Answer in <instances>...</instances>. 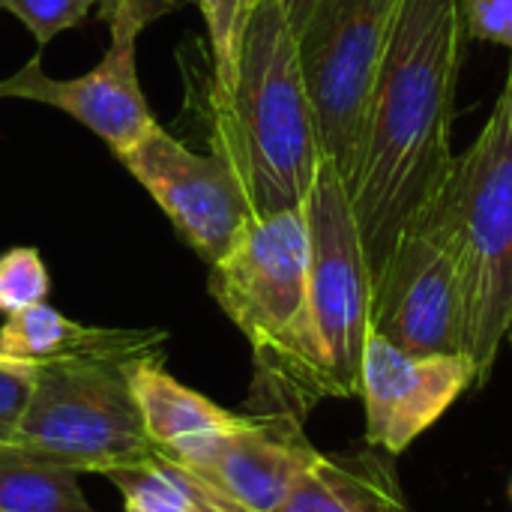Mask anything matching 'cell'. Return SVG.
I'll return each instance as SVG.
<instances>
[{
    "label": "cell",
    "instance_id": "cell-1",
    "mask_svg": "<svg viewBox=\"0 0 512 512\" xmlns=\"http://www.w3.org/2000/svg\"><path fill=\"white\" fill-rule=\"evenodd\" d=\"M468 27L462 0H402L345 174L372 276L441 189Z\"/></svg>",
    "mask_w": 512,
    "mask_h": 512
},
{
    "label": "cell",
    "instance_id": "cell-2",
    "mask_svg": "<svg viewBox=\"0 0 512 512\" xmlns=\"http://www.w3.org/2000/svg\"><path fill=\"white\" fill-rule=\"evenodd\" d=\"M207 129L210 153L240 177L255 216L306 204L324 150L282 0H255L234 84H210Z\"/></svg>",
    "mask_w": 512,
    "mask_h": 512
},
{
    "label": "cell",
    "instance_id": "cell-3",
    "mask_svg": "<svg viewBox=\"0 0 512 512\" xmlns=\"http://www.w3.org/2000/svg\"><path fill=\"white\" fill-rule=\"evenodd\" d=\"M459 261L465 297V357L483 387L512 339V54L504 87L474 138L453 159L441 189L417 213Z\"/></svg>",
    "mask_w": 512,
    "mask_h": 512
},
{
    "label": "cell",
    "instance_id": "cell-4",
    "mask_svg": "<svg viewBox=\"0 0 512 512\" xmlns=\"http://www.w3.org/2000/svg\"><path fill=\"white\" fill-rule=\"evenodd\" d=\"M210 294L255 354V384L273 408L303 420L309 354V225L291 207L255 216L234 249L210 267ZM267 411V414H270Z\"/></svg>",
    "mask_w": 512,
    "mask_h": 512
},
{
    "label": "cell",
    "instance_id": "cell-5",
    "mask_svg": "<svg viewBox=\"0 0 512 512\" xmlns=\"http://www.w3.org/2000/svg\"><path fill=\"white\" fill-rule=\"evenodd\" d=\"M309 225V354L303 405L321 399H357L360 363L369 339L372 270L333 159L324 156L303 204Z\"/></svg>",
    "mask_w": 512,
    "mask_h": 512
},
{
    "label": "cell",
    "instance_id": "cell-6",
    "mask_svg": "<svg viewBox=\"0 0 512 512\" xmlns=\"http://www.w3.org/2000/svg\"><path fill=\"white\" fill-rule=\"evenodd\" d=\"M120 357L36 363V384L15 444L75 474H114L156 447L144 432Z\"/></svg>",
    "mask_w": 512,
    "mask_h": 512
},
{
    "label": "cell",
    "instance_id": "cell-7",
    "mask_svg": "<svg viewBox=\"0 0 512 512\" xmlns=\"http://www.w3.org/2000/svg\"><path fill=\"white\" fill-rule=\"evenodd\" d=\"M402 0H318L297 33L321 150L342 177L354 162L366 105Z\"/></svg>",
    "mask_w": 512,
    "mask_h": 512
},
{
    "label": "cell",
    "instance_id": "cell-8",
    "mask_svg": "<svg viewBox=\"0 0 512 512\" xmlns=\"http://www.w3.org/2000/svg\"><path fill=\"white\" fill-rule=\"evenodd\" d=\"M369 333L411 354H465V297L453 246L411 222L372 276Z\"/></svg>",
    "mask_w": 512,
    "mask_h": 512
},
{
    "label": "cell",
    "instance_id": "cell-9",
    "mask_svg": "<svg viewBox=\"0 0 512 512\" xmlns=\"http://www.w3.org/2000/svg\"><path fill=\"white\" fill-rule=\"evenodd\" d=\"M120 162L207 267L219 264L255 219L252 201L228 162L186 147L162 126L150 129Z\"/></svg>",
    "mask_w": 512,
    "mask_h": 512
},
{
    "label": "cell",
    "instance_id": "cell-10",
    "mask_svg": "<svg viewBox=\"0 0 512 512\" xmlns=\"http://www.w3.org/2000/svg\"><path fill=\"white\" fill-rule=\"evenodd\" d=\"M159 453L201 474L249 512L279 510L321 459L303 420L285 411L243 417L234 429L195 435Z\"/></svg>",
    "mask_w": 512,
    "mask_h": 512
},
{
    "label": "cell",
    "instance_id": "cell-11",
    "mask_svg": "<svg viewBox=\"0 0 512 512\" xmlns=\"http://www.w3.org/2000/svg\"><path fill=\"white\" fill-rule=\"evenodd\" d=\"M468 390L474 366L465 354H411L369 333L360 363L366 444L399 456L429 432Z\"/></svg>",
    "mask_w": 512,
    "mask_h": 512
},
{
    "label": "cell",
    "instance_id": "cell-12",
    "mask_svg": "<svg viewBox=\"0 0 512 512\" xmlns=\"http://www.w3.org/2000/svg\"><path fill=\"white\" fill-rule=\"evenodd\" d=\"M135 42V36H111L105 57L78 78H51L42 69V51H36L15 75L0 81V99L51 105L99 135L120 159L159 126L138 81Z\"/></svg>",
    "mask_w": 512,
    "mask_h": 512
},
{
    "label": "cell",
    "instance_id": "cell-13",
    "mask_svg": "<svg viewBox=\"0 0 512 512\" xmlns=\"http://www.w3.org/2000/svg\"><path fill=\"white\" fill-rule=\"evenodd\" d=\"M165 342L162 330H108L84 327L48 303L27 306L15 315H6L0 324V357L51 363L69 357H120L138 360L159 354Z\"/></svg>",
    "mask_w": 512,
    "mask_h": 512
},
{
    "label": "cell",
    "instance_id": "cell-14",
    "mask_svg": "<svg viewBox=\"0 0 512 512\" xmlns=\"http://www.w3.org/2000/svg\"><path fill=\"white\" fill-rule=\"evenodd\" d=\"M276 512H411L381 450L321 453Z\"/></svg>",
    "mask_w": 512,
    "mask_h": 512
},
{
    "label": "cell",
    "instance_id": "cell-15",
    "mask_svg": "<svg viewBox=\"0 0 512 512\" xmlns=\"http://www.w3.org/2000/svg\"><path fill=\"white\" fill-rule=\"evenodd\" d=\"M126 378H129V390L138 405L144 432L156 450H165L195 435L234 429L243 420V414H234L210 402L198 390L180 384L171 372H165L159 354L132 360L126 366Z\"/></svg>",
    "mask_w": 512,
    "mask_h": 512
},
{
    "label": "cell",
    "instance_id": "cell-16",
    "mask_svg": "<svg viewBox=\"0 0 512 512\" xmlns=\"http://www.w3.org/2000/svg\"><path fill=\"white\" fill-rule=\"evenodd\" d=\"M123 504L141 512H249L219 486L153 450L144 462L108 474Z\"/></svg>",
    "mask_w": 512,
    "mask_h": 512
},
{
    "label": "cell",
    "instance_id": "cell-17",
    "mask_svg": "<svg viewBox=\"0 0 512 512\" xmlns=\"http://www.w3.org/2000/svg\"><path fill=\"white\" fill-rule=\"evenodd\" d=\"M0 512H96L78 474L60 468L15 441L0 444Z\"/></svg>",
    "mask_w": 512,
    "mask_h": 512
},
{
    "label": "cell",
    "instance_id": "cell-18",
    "mask_svg": "<svg viewBox=\"0 0 512 512\" xmlns=\"http://www.w3.org/2000/svg\"><path fill=\"white\" fill-rule=\"evenodd\" d=\"M210 36L213 54V87L228 90L237 78V63L249 27V15L255 0H198Z\"/></svg>",
    "mask_w": 512,
    "mask_h": 512
},
{
    "label": "cell",
    "instance_id": "cell-19",
    "mask_svg": "<svg viewBox=\"0 0 512 512\" xmlns=\"http://www.w3.org/2000/svg\"><path fill=\"white\" fill-rule=\"evenodd\" d=\"M51 276L33 246H15L0 255V315H15L27 306L45 303Z\"/></svg>",
    "mask_w": 512,
    "mask_h": 512
},
{
    "label": "cell",
    "instance_id": "cell-20",
    "mask_svg": "<svg viewBox=\"0 0 512 512\" xmlns=\"http://www.w3.org/2000/svg\"><path fill=\"white\" fill-rule=\"evenodd\" d=\"M93 6L99 0H0V9L12 12L33 33L36 51L48 48L57 33L78 27Z\"/></svg>",
    "mask_w": 512,
    "mask_h": 512
},
{
    "label": "cell",
    "instance_id": "cell-21",
    "mask_svg": "<svg viewBox=\"0 0 512 512\" xmlns=\"http://www.w3.org/2000/svg\"><path fill=\"white\" fill-rule=\"evenodd\" d=\"M36 384V363L0 357V444L12 441Z\"/></svg>",
    "mask_w": 512,
    "mask_h": 512
},
{
    "label": "cell",
    "instance_id": "cell-22",
    "mask_svg": "<svg viewBox=\"0 0 512 512\" xmlns=\"http://www.w3.org/2000/svg\"><path fill=\"white\" fill-rule=\"evenodd\" d=\"M189 0H99V18L108 24L111 36H141L147 24L180 9Z\"/></svg>",
    "mask_w": 512,
    "mask_h": 512
},
{
    "label": "cell",
    "instance_id": "cell-23",
    "mask_svg": "<svg viewBox=\"0 0 512 512\" xmlns=\"http://www.w3.org/2000/svg\"><path fill=\"white\" fill-rule=\"evenodd\" d=\"M468 39L495 42L512 54V0H462Z\"/></svg>",
    "mask_w": 512,
    "mask_h": 512
},
{
    "label": "cell",
    "instance_id": "cell-24",
    "mask_svg": "<svg viewBox=\"0 0 512 512\" xmlns=\"http://www.w3.org/2000/svg\"><path fill=\"white\" fill-rule=\"evenodd\" d=\"M315 3H318V0H282V9H285V15H288V21H291L294 33H300V27L306 24V18H309V12L315 9Z\"/></svg>",
    "mask_w": 512,
    "mask_h": 512
},
{
    "label": "cell",
    "instance_id": "cell-25",
    "mask_svg": "<svg viewBox=\"0 0 512 512\" xmlns=\"http://www.w3.org/2000/svg\"><path fill=\"white\" fill-rule=\"evenodd\" d=\"M123 512H141V510H135V507H129V504H126V510Z\"/></svg>",
    "mask_w": 512,
    "mask_h": 512
},
{
    "label": "cell",
    "instance_id": "cell-26",
    "mask_svg": "<svg viewBox=\"0 0 512 512\" xmlns=\"http://www.w3.org/2000/svg\"><path fill=\"white\" fill-rule=\"evenodd\" d=\"M510 501H512V483H510Z\"/></svg>",
    "mask_w": 512,
    "mask_h": 512
}]
</instances>
